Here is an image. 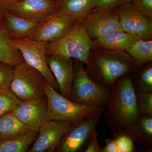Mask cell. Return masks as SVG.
I'll return each mask as SVG.
<instances>
[{
	"instance_id": "cell-18",
	"label": "cell",
	"mask_w": 152,
	"mask_h": 152,
	"mask_svg": "<svg viewBox=\"0 0 152 152\" xmlns=\"http://www.w3.org/2000/svg\"><path fill=\"white\" fill-rule=\"evenodd\" d=\"M138 39L119 30L96 39L97 44L107 50L121 51L129 49Z\"/></svg>"
},
{
	"instance_id": "cell-9",
	"label": "cell",
	"mask_w": 152,
	"mask_h": 152,
	"mask_svg": "<svg viewBox=\"0 0 152 152\" xmlns=\"http://www.w3.org/2000/svg\"><path fill=\"white\" fill-rule=\"evenodd\" d=\"M74 125L66 121L48 120L41 126L29 152H56L64 136Z\"/></svg>"
},
{
	"instance_id": "cell-19",
	"label": "cell",
	"mask_w": 152,
	"mask_h": 152,
	"mask_svg": "<svg viewBox=\"0 0 152 152\" xmlns=\"http://www.w3.org/2000/svg\"><path fill=\"white\" fill-rule=\"evenodd\" d=\"M24 61L20 52L14 45L3 21L0 23V62L13 67Z\"/></svg>"
},
{
	"instance_id": "cell-20",
	"label": "cell",
	"mask_w": 152,
	"mask_h": 152,
	"mask_svg": "<svg viewBox=\"0 0 152 152\" xmlns=\"http://www.w3.org/2000/svg\"><path fill=\"white\" fill-rule=\"evenodd\" d=\"M133 61L134 70L140 68L152 60V42L151 40L139 39L126 50Z\"/></svg>"
},
{
	"instance_id": "cell-21",
	"label": "cell",
	"mask_w": 152,
	"mask_h": 152,
	"mask_svg": "<svg viewBox=\"0 0 152 152\" xmlns=\"http://www.w3.org/2000/svg\"><path fill=\"white\" fill-rule=\"evenodd\" d=\"M37 136L38 132L29 131L12 138L0 141V152H28Z\"/></svg>"
},
{
	"instance_id": "cell-31",
	"label": "cell",
	"mask_w": 152,
	"mask_h": 152,
	"mask_svg": "<svg viewBox=\"0 0 152 152\" xmlns=\"http://www.w3.org/2000/svg\"><path fill=\"white\" fill-rule=\"evenodd\" d=\"M130 0H97L96 8H110L120 4L129 2Z\"/></svg>"
},
{
	"instance_id": "cell-2",
	"label": "cell",
	"mask_w": 152,
	"mask_h": 152,
	"mask_svg": "<svg viewBox=\"0 0 152 152\" xmlns=\"http://www.w3.org/2000/svg\"><path fill=\"white\" fill-rule=\"evenodd\" d=\"M132 59L119 52H101L90 56L85 69L93 80L111 88L118 79L134 70Z\"/></svg>"
},
{
	"instance_id": "cell-26",
	"label": "cell",
	"mask_w": 152,
	"mask_h": 152,
	"mask_svg": "<svg viewBox=\"0 0 152 152\" xmlns=\"http://www.w3.org/2000/svg\"><path fill=\"white\" fill-rule=\"evenodd\" d=\"M136 105L139 115H152V92L136 93Z\"/></svg>"
},
{
	"instance_id": "cell-1",
	"label": "cell",
	"mask_w": 152,
	"mask_h": 152,
	"mask_svg": "<svg viewBox=\"0 0 152 152\" xmlns=\"http://www.w3.org/2000/svg\"><path fill=\"white\" fill-rule=\"evenodd\" d=\"M105 110L106 123L113 133L127 130L135 123L139 115L130 74L120 78L112 86Z\"/></svg>"
},
{
	"instance_id": "cell-12",
	"label": "cell",
	"mask_w": 152,
	"mask_h": 152,
	"mask_svg": "<svg viewBox=\"0 0 152 152\" xmlns=\"http://www.w3.org/2000/svg\"><path fill=\"white\" fill-rule=\"evenodd\" d=\"M104 110H101L74 126L63 137L56 152H77L83 150Z\"/></svg>"
},
{
	"instance_id": "cell-24",
	"label": "cell",
	"mask_w": 152,
	"mask_h": 152,
	"mask_svg": "<svg viewBox=\"0 0 152 152\" xmlns=\"http://www.w3.org/2000/svg\"><path fill=\"white\" fill-rule=\"evenodd\" d=\"M102 152H134L137 149L130 137L121 132L113 133L112 138L105 139Z\"/></svg>"
},
{
	"instance_id": "cell-10",
	"label": "cell",
	"mask_w": 152,
	"mask_h": 152,
	"mask_svg": "<svg viewBox=\"0 0 152 152\" xmlns=\"http://www.w3.org/2000/svg\"><path fill=\"white\" fill-rule=\"evenodd\" d=\"M120 29L138 39L151 40L152 23L129 2L123 4L119 10Z\"/></svg>"
},
{
	"instance_id": "cell-34",
	"label": "cell",
	"mask_w": 152,
	"mask_h": 152,
	"mask_svg": "<svg viewBox=\"0 0 152 152\" xmlns=\"http://www.w3.org/2000/svg\"><path fill=\"white\" fill-rule=\"evenodd\" d=\"M51 1H53L54 2L56 3L57 4H60L63 0H51Z\"/></svg>"
},
{
	"instance_id": "cell-25",
	"label": "cell",
	"mask_w": 152,
	"mask_h": 152,
	"mask_svg": "<svg viewBox=\"0 0 152 152\" xmlns=\"http://www.w3.org/2000/svg\"><path fill=\"white\" fill-rule=\"evenodd\" d=\"M133 82L136 93H146L152 92V66L151 64L140 70Z\"/></svg>"
},
{
	"instance_id": "cell-6",
	"label": "cell",
	"mask_w": 152,
	"mask_h": 152,
	"mask_svg": "<svg viewBox=\"0 0 152 152\" xmlns=\"http://www.w3.org/2000/svg\"><path fill=\"white\" fill-rule=\"evenodd\" d=\"M46 82L39 71L24 61L13 67L10 91L20 100L44 97Z\"/></svg>"
},
{
	"instance_id": "cell-7",
	"label": "cell",
	"mask_w": 152,
	"mask_h": 152,
	"mask_svg": "<svg viewBox=\"0 0 152 152\" xmlns=\"http://www.w3.org/2000/svg\"><path fill=\"white\" fill-rule=\"evenodd\" d=\"M12 39L25 62L39 71L47 83L58 92V83L47 63L46 48L48 43L28 38Z\"/></svg>"
},
{
	"instance_id": "cell-35",
	"label": "cell",
	"mask_w": 152,
	"mask_h": 152,
	"mask_svg": "<svg viewBox=\"0 0 152 152\" xmlns=\"http://www.w3.org/2000/svg\"><path fill=\"white\" fill-rule=\"evenodd\" d=\"M21 1V0H13L14 3H15L18 2L20 1Z\"/></svg>"
},
{
	"instance_id": "cell-23",
	"label": "cell",
	"mask_w": 152,
	"mask_h": 152,
	"mask_svg": "<svg viewBox=\"0 0 152 152\" xmlns=\"http://www.w3.org/2000/svg\"><path fill=\"white\" fill-rule=\"evenodd\" d=\"M97 0H63L59 10L77 20L96 8Z\"/></svg>"
},
{
	"instance_id": "cell-8",
	"label": "cell",
	"mask_w": 152,
	"mask_h": 152,
	"mask_svg": "<svg viewBox=\"0 0 152 152\" xmlns=\"http://www.w3.org/2000/svg\"><path fill=\"white\" fill-rule=\"evenodd\" d=\"M59 9L39 23L28 38L51 43L65 35L78 23Z\"/></svg>"
},
{
	"instance_id": "cell-30",
	"label": "cell",
	"mask_w": 152,
	"mask_h": 152,
	"mask_svg": "<svg viewBox=\"0 0 152 152\" xmlns=\"http://www.w3.org/2000/svg\"><path fill=\"white\" fill-rule=\"evenodd\" d=\"M133 4L140 12L148 18H152V0H133Z\"/></svg>"
},
{
	"instance_id": "cell-4",
	"label": "cell",
	"mask_w": 152,
	"mask_h": 152,
	"mask_svg": "<svg viewBox=\"0 0 152 152\" xmlns=\"http://www.w3.org/2000/svg\"><path fill=\"white\" fill-rule=\"evenodd\" d=\"M93 43L82 23L78 22L72 30L56 42L48 44L47 56L75 59L88 64Z\"/></svg>"
},
{
	"instance_id": "cell-13",
	"label": "cell",
	"mask_w": 152,
	"mask_h": 152,
	"mask_svg": "<svg viewBox=\"0 0 152 152\" xmlns=\"http://www.w3.org/2000/svg\"><path fill=\"white\" fill-rule=\"evenodd\" d=\"M91 39H98L120 29L118 15L110 8L88 13L82 23Z\"/></svg>"
},
{
	"instance_id": "cell-16",
	"label": "cell",
	"mask_w": 152,
	"mask_h": 152,
	"mask_svg": "<svg viewBox=\"0 0 152 152\" xmlns=\"http://www.w3.org/2000/svg\"><path fill=\"white\" fill-rule=\"evenodd\" d=\"M119 132L129 136L139 147L152 149V115H139L130 128Z\"/></svg>"
},
{
	"instance_id": "cell-17",
	"label": "cell",
	"mask_w": 152,
	"mask_h": 152,
	"mask_svg": "<svg viewBox=\"0 0 152 152\" xmlns=\"http://www.w3.org/2000/svg\"><path fill=\"white\" fill-rule=\"evenodd\" d=\"M3 22L12 39L28 37L39 24L9 12H4Z\"/></svg>"
},
{
	"instance_id": "cell-14",
	"label": "cell",
	"mask_w": 152,
	"mask_h": 152,
	"mask_svg": "<svg viewBox=\"0 0 152 152\" xmlns=\"http://www.w3.org/2000/svg\"><path fill=\"white\" fill-rule=\"evenodd\" d=\"M59 7L58 4L51 0H21L15 3L9 12L40 23Z\"/></svg>"
},
{
	"instance_id": "cell-28",
	"label": "cell",
	"mask_w": 152,
	"mask_h": 152,
	"mask_svg": "<svg viewBox=\"0 0 152 152\" xmlns=\"http://www.w3.org/2000/svg\"><path fill=\"white\" fill-rule=\"evenodd\" d=\"M13 67L0 62V92H12L10 85L12 78Z\"/></svg>"
},
{
	"instance_id": "cell-15",
	"label": "cell",
	"mask_w": 152,
	"mask_h": 152,
	"mask_svg": "<svg viewBox=\"0 0 152 152\" xmlns=\"http://www.w3.org/2000/svg\"><path fill=\"white\" fill-rule=\"evenodd\" d=\"M50 70L54 77L60 94L70 99L75 73L73 59L58 56H47Z\"/></svg>"
},
{
	"instance_id": "cell-11",
	"label": "cell",
	"mask_w": 152,
	"mask_h": 152,
	"mask_svg": "<svg viewBox=\"0 0 152 152\" xmlns=\"http://www.w3.org/2000/svg\"><path fill=\"white\" fill-rule=\"evenodd\" d=\"M12 113L32 131L38 132L41 126L48 121V105L46 97L21 101Z\"/></svg>"
},
{
	"instance_id": "cell-29",
	"label": "cell",
	"mask_w": 152,
	"mask_h": 152,
	"mask_svg": "<svg viewBox=\"0 0 152 152\" xmlns=\"http://www.w3.org/2000/svg\"><path fill=\"white\" fill-rule=\"evenodd\" d=\"M83 152H102V147L99 144L98 138V133L96 126L93 129L91 135L87 141Z\"/></svg>"
},
{
	"instance_id": "cell-33",
	"label": "cell",
	"mask_w": 152,
	"mask_h": 152,
	"mask_svg": "<svg viewBox=\"0 0 152 152\" xmlns=\"http://www.w3.org/2000/svg\"><path fill=\"white\" fill-rule=\"evenodd\" d=\"M4 13V12L3 11L2 9L0 7V23H1L3 21Z\"/></svg>"
},
{
	"instance_id": "cell-27",
	"label": "cell",
	"mask_w": 152,
	"mask_h": 152,
	"mask_svg": "<svg viewBox=\"0 0 152 152\" xmlns=\"http://www.w3.org/2000/svg\"><path fill=\"white\" fill-rule=\"evenodd\" d=\"M21 101L12 92H0V117L12 111Z\"/></svg>"
},
{
	"instance_id": "cell-22",
	"label": "cell",
	"mask_w": 152,
	"mask_h": 152,
	"mask_svg": "<svg viewBox=\"0 0 152 152\" xmlns=\"http://www.w3.org/2000/svg\"><path fill=\"white\" fill-rule=\"evenodd\" d=\"M32 131L21 122L12 112L0 117V141L12 138Z\"/></svg>"
},
{
	"instance_id": "cell-3",
	"label": "cell",
	"mask_w": 152,
	"mask_h": 152,
	"mask_svg": "<svg viewBox=\"0 0 152 152\" xmlns=\"http://www.w3.org/2000/svg\"><path fill=\"white\" fill-rule=\"evenodd\" d=\"M45 90L48 105V120L66 121L75 126L106 108L96 105H83L76 103L61 95L47 82Z\"/></svg>"
},
{
	"instance_id": "cell-32",
	"label": "cell",
	"mask_w": 152,
	"mask_h": 152,
	"mask_svg": "<svg viewBox=\"0 0 152 152\" xmlns=\"http://www.w3.org/2000/svg\"><path fill=\"white\" fill-rule=\"evenodd\" d=\"M13 0H0V7L4 12H9L14 4Z\"/></svg>"
},
{
	"instance_id": "cell-5",
	"label": "cell",
	"mask_w": 152,
	"mask_h": 152,
	"mask_svg": "<svg viewBox=\"0 0 152 152\" xmlns=\"http://www.w3.org/2000/svg\"><path fill=\"white\" fill-rule=\"evenodd\" d=\"M82 64L77 60L74 62L75 73L69 99L83 105H96L106 107L111 88H106L93 80Z\"/></svg>"
}]
</instances>
